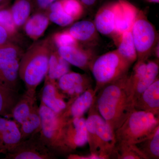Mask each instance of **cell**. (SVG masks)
<instances>
[{"label": "cell", "instance_id": "32", "mask_svg": "<svg viewBox=\"0 0 159 159\" xmlns=\"http://www.w3.org/2000/svg\"><path fill=\"white\" fill-rule=\"evenodd\" d=\"M0 25L6 29L10 36L16 33L17 27L13 21L10 9L0 10Z\"/></svg>", "mask_w": 159, "mask_h": 159}, {"label": "cell", "instance_id": "19", "mask_svg": "<svg viewBox=\"0 0 159 159\" xmlns=\"http://www.w3.org/2000/svg\"><path fill=\"white\" fill-rule=\"evenodd\" d=\"M45 78L41 102L53 111L59 113L66 107L67 103L64 100L62 95L58 93L54 81Z\"/></svg>", "mask_w": 159, "mask_h": 159}, {"label": "cell", "instance_id": "7", "mask_svg": "<svg viewBox=\"0 0 159 159\" xmlns=\"http://www.w3.org/2000/svg\"><path fill=\"white\" fill-rule=\"evenodd\" d=\"M131 33L136 50V61H146L153 53L158 36L155 28L143 11L139 10L132 27Z\"/></svg>", "mask_w": 159, "mask_h": 159}, {"label": "cell", "instance_id": "11", "mask_svg": "<svg viewBox=\"0 0 159 159\" xmlns=\"http://www.w3.org/2000/svg\"><path fill=\"white\" fill-rule=\"evenodd\" d=\"M139 10L127 0L115 2V30L112 36L115 43L124 32L131 29Z\"/></svg>", "mask_w": 159, "mask_h": 159}, {"label": "cell", "instance_id": "5", "mask_svg": "<svg viewBox=\"0 0 159 159\" xmlns=\"http://www.w3.org/2000/svg\"><path fill=\"white\" fill-rule=\"evenodd\" d=\"M131 65L116 50L96 57L90 70L96 81L94 89L97 93L103 87L128 74Z\"/></svg>", "mask_w": 159, "mask_h": 159}, {"label": "cell", "instance_id": "34", "mask_svg": "<svg viewBox=\"0 0 159 159\" xmlns=\"http://www.w3.org/2000/svg\"><path fill=\"white\" fill-rule=\"evenodd\" d=\"M48 17L52 22L61 27L70 25L75 21L73 17L66 14L63 9L58 11H49Z\"/></svg>", "mask_w": 159, "mask_h": 159}, {"label": "cell", "instance_id": "17", "mask_svg": "<svg viewBox=\"0 0 159 159\" xmlns=\"http://www.w3.org/2000/svg\"><path fill=\"white\" fill-rule=\"evenodd\" d=\"M134 106L137 110L147 111L159 115L158 77L135 100Z\"/></svg>", "mask_w": 159, "mask_h": 159}, {"label": "cell", "instance_id": "36", "mask_svg": "<svg viewBox=\"0 0 159 159\" xmlns=\"http://www.w3.org/2000/svg\"><path fill=\"white\" fill-rule=\"evenodd\" d=\"M9 34L6 29L0 25V45L10 43L9 41Z\"/></svg>", "mask_w": 159, "mask_h": 159}, {"label": "cell", "instance_id": "26", "mask_svg": "<svg viewBox=\"0 0 159 159\" xmlns=\"http://www.w3.org/2000/svg\"><path fill=\"white\" fill-rule=\"evenodd\" d=\"M33 4V0H15L10 11L17 28L24 26L29 19Z\"/></svg>", "mask_w": 159, "mask_h": 159}, {"label": "cell", "instance_id": "24", "mask_svg": "<svg viewBox=\"0 0 159 159\" xmlns=\"http://www.w3.org/2000/svg\"><path fill=\"white\" fill-rule=\"evenodd\" d=\"M116 44L117 46V51L123 58L132 65L137 61V52L132 35L131 29L124 32Z\"/></svg>", "mask_w": 159, "mask_h": 159}, {"label": "cell", "instance_id": "33", "mask_svg": "<svg viewBox=\"0 0 159 159\" xmlns=\"http://www.w3.org/2000/svg\"><path fill=\"white\" fill-rule=\"evenodd\" d=\"M23 54L19 47L11 43L0 45V58L20 60Z\"/></svg>", "mask_w": 159, "mask_h": 159}, {"label": "cell", "instance_id": "40", "mask_svg": "<svg viewBox=\"0 0 159 159\" xmlns=\"http://www.w3.org/2000/svg\"><path fill=\"white\" fill-rule=\"evenodd\" d=\"M143 1L148 3H159V0H143Z\"/></svg>", "mask_w": 159, "mask_h": 159}, {"label": "cell", "instance_id": "3", "mask_svg": "<svg viewBox=\"0 0 159 159\" xmlns=\"http://www.w3.org/2000/svg\"><path fill=\"white\" fill-rule=\"evenodd\" d=\"M89 111L86 126L91 153L102 159L115 158L117 141L115 132L98 112L94 102Z\"/></svg>", "mask_w": 159, "mask_h": 159}, {"label": "cell", "instance_id": "8", "mask_svg": "<svg viewBox=\"0 0 159 159\" xmlns=\"http://www.w3.org/2000/svg\"><path fill=\"white\" fill-rule=\"evenodd\" d=\"M159 67L157 61H136L133 70L129 74L128 81L134 101L157 78Z\"/></svg>", "mask_w": 159, "mask_h": 159}, {"label": "cell", "instance_id": "28", "mask_svg": "<svg viewBox=\"0 0 159 159\" xmlns=\"http://www.w3.org/2000/svg\"><path fill=\"white\" fill-rule=\"evenodd\" d=\"M147 159L159 157V126L150 137L136 145Z\"/></svg>", "mask_w": 159, "mask_h": 159}, {"label": "cell", "instance_id": "2", "mask_svg": "<svg viewBox=\"0 0 159 159\" xmlns=\"http://www.w3.org/2000/svg\"><path fill=\"white\" fill-rule=\"evenodd\" d=\"M52 41L48 37L31 46L20 60L19 76L26 92L36 96V89L48 74Z\"/></svg>", "mask_w": 159, "mask_h": 159}, {"label": "cell", "instance_id": "22", "mask_svg": "<svg viewBox=\"0 0 159 159\" xmlns=\"http://www.w3.org/2000/svg\"><path fill=\"white\" fill-rule=\"evenodd\" d=\"M55 47L52 42L48 69L45 77L53 81L59 79L63 75L70 72V64L60 56Z\"/></svg>", "mask_w": 159, "mask_h": 159}, {"label": "cell", "instance_id": "4", "mask_svg": "<svg viewBox=\"0 0 159 159\" xmlns=\"http://www.w3.org/2000/svg\"><path fill=\"white\" fill-rule=\"evenodd\" d=\"M158 114L134 109L115 132L117 144L137 145L150 137L159 126Z\"/></svg>", "mask_w": 159, "mask_h": 159}, {"label": "cell", "instance_id": "27", "mask_svg": "<svg viewBox=\"0 0 159 159\" xmlns=\"http://www.w3.org/2000/svg\"><path fill=\"white\" fill-rule=\"evenodd\" d=\"M19 126L22 141L39 133L41 129V120L39 113V107L37 106L34 107L28 119Z\"/></svg>", "mask_w": 159, "mask_h": 159}, {"label": "cell", "instance_id": "10", "mask_svg": "<svg viewBox=\"0 0 159 159\" xmlns=\"http://www.w3.org/2000/svg\"><path fill=\"white\" fill-rule=\"evenodd\" d=\"M62 142L65 153L88 144L86 119L82 117L67 121L63 129Z\"/></svg>", "mask_w": 159, "mask_h": 159}, {"label": "cell", "instance_id": "37", "mask_svg": "<svg viewBox=\"0 0 159 159\" xmlns=\"http://www.w3.org/2000/svg\"><path fill=\"white\" fill-rule=\"evenodd\" d=\"M69 159H102L101 157L97 155L91 153L89 155L79 156L77 155H70L69 156Z\"/></svg>", "mask_w": 159, "mask_h": 159}, {"label": "cell", "instance_id": "25", "mask_svg": "<svg viewBox=\"0 0 159 159\" xmlns=\"http://www.w3.org/2000/svg\"><path fill=\"white\" fill-rule=\"evenodd\" d=\"M20 97L18 91L9 89L0 83V116H11Z\"/></svg>", "mask_w": 159, "mask_h": 159}, {"label": "cell", "instance_id": "16", "mask_svg": "<svg viewBox=\"0 0 159 159\" xmlns=\"http://www.w3.org/2000/svg\"><path fill=\"white\" fill-rule=\"evenodd\" d=\"M115 4L113 2L102 6L97 11L94 22L98 32L112 37L115 30Z\"/></svg>", "mask_w": 159, "mask_h": 159}, {"label": "cell", "instance_id": "14", "mask_svg": "<svg viewBox=\"0 0 159 159\" xmlns=\"http://www.w3.org/2000/svg\"><path fill=\"white\" fill-rule=\"evenodd\" d=\"M22 141L18 124L15 121L0 116V153H9Z\"/></svg>", "mask_w": 159, "mask_h": 159}, {"label": "cell", "instance_id": "23", "mask_svg": "<svg viewBox=\"0 0 159 159\" xmlns=\"http://www.w3.org/2000/svg\"><path fill=\"white\" fill-rule=\"evenodd\" d=\"M49 18L43 13H37L29 18L24 25L26 34L31 39L36 40L43 34L49 24Z\"/></svg>", "mask_w": 159, "mask_h": 159}, {"label": "cell", "instance_id": "38", "mask_svg": "<svg viewBox=\"0 0 159 159\" xmlns=\"http://www.w3.org/2000/svg\"><path fill=\"white\" fill-rule=\"evenodd\" d=\"M86 8H91L97 4V0H79Z\"/></svg>", "mask_w": 159, "mask_h": 159}, {"label": "cell", "instance_id": "15", "mask_svg": "<svg viewBox=\"0 0 159 159\" xmlns=\"http://www.w3.org/2000/svg\"><path fill=\"white\" fill-rule=\"evenodd\" d=\"M57 86L63 93L70 96L72 100L91 87L86 75L70 72L58 79Z\"/></svg>", "mask_w": 159, "mask_h": 159}, {"label": "cell", "instance_id": "21", "mask_svg": "<svg viewBox=\"0 0 159 159\" xmlns=\"http://www.w3.org/2000/svg\"><path fill=\"white\" fill-rule=\"evenodd\" d=\"M36 106V96H31L25 92L20 97L12 109L11 116L18 125H21L28 119Z\"/></svg>", "mask_w": 159, "mask_h": 159}, {"label": "cell", "instance_id": "30", "mask_svg": "<svg viewBox=\"0 0 159 159\" xmlns=\"http://www.w3.org/2000/svg\"><path fill=\"white\" fill-rule=\"evenodd\" d=\"M63 9L66 14L75 20L82 16L84 11V6L79 0H60Z\"/></svg>", "mask_w": 159, "mask_h": 159}, {"label": "cell", "instance_id": "1", "mask_svg": "<svg viewBox=\"0 0 159 159\" xmlns=\"http://www.w3.org/2000/svg\"><path fill=\"white\" fill-rule=\"evenodd\" d=\"M129 74L100 89L94 100L96 110L114 132L135 109Z\"/></svg>", "mask_w": 159, "mask_h": 159}, {"label": "cell", "instance_id": "39", "mask_svg": "<svg viewBox=\"0 0 159 159\" xmlns=\"http://www.w3.org/2000/svg\"><path fill=\"white\" fill-rule=\"evenodd\" d=\"M11 0H0V6L7 4Z\"/></svg>", "mask_w": 159, "mask_h": 159}, {"label": "cell", "instance_id": "18", "mask_svg": "<svg viewBox=\"0 0 159 159\" xmlns=\"http://www.w3.org/2000/svg\"><path fill=\"white\" fill-rule=\"evenodd\" d=\"M20 60L0 58V83L7 87L18 90Z\"/></svg>", "mask_w": 159, "mask_h": 159}, {"label": "cell", "instance_id": "35", "mask_svg": "<svg viewBox=\"0 0 159 159\" xmlns=\"http://www.w3.org/2000/svg\"><path fill=\"white\" fill-rule=\"evenodd\" d=\"M56 1L57 0H34V3L39 9L45 10Z\"/></svg>", "mask_w": 159, "mask_h": 159}, {"label": "cell", "instance_id": "12", "mask_svg": "<svg viewBox=\"0 0 159 159\" xmlns=\"http://www.w3.org/2000/svg\"><path fill=\"white\" fill-rule=\"evenodd\" d=\"M58 54L70 65L83 70L88 71L97 57L91 49H84L79 46L57 48Z\"/></svg>", "mask_w": 159, "mask_h": 159}, {"label": "cell", "instance_id": "29", "mask_svg": "<svg viewBox=\"0 0 159 159\" xmlns=\"http://www.w3.org/2000/svg\"><path fill=\"white\" fill-rule=\"evenodd\" d=\"M115 158L147 159L136 145L116 144Z\"/></svg>", "mask_w": 159, "mask_h": 159}, {"label": "cell", "instance_id": "13", "mask_svg": "<svg viewBox=\"0 0 159 159\" xmlns=\"http://www.w3.org/2000/svg\"><path fill=\"white\" fill-rule=\"evenodd\" d=\"M97 94L94 89L89 88L67 104L66 107L59 115L66 121L83 117L93 105Z\"/></svg>", "mask_w": 159, "mask_h": 159}, {"label": "cell", "instance_id": "6", "mask_svg": "<svg viewBox=\"0 0 159 159\" xmlns=\"http://www.w3.org/2000/svg\"><path fill=\"white\" fill-rule=\"evenodd\" d=\"M39 113L41 120L39 137L43 144L53 152L65 153L62 142L64 125L67 121L41 102Z\"/></svg>", "mask_w": 159, "mask_h": 159}, {"label": "cell", "instance_id": "20", "mask_svg": "<svg viewBox=\"0 0 159 159\" xmlns=\"http://www.w3.org/2000/svg\"><path fill=\"white\" fill-rule=\"evenodd\" d=\"M78 43L94 44L98 39L97 31L94 23L91 21L81 20L74 23L68 30Z\"/></svg>", "mask_w": 159, "mask_h": 159}, {"label": "cell", "instance_id": "9", "mask_svg": "<svg viewBox=\"0 0 159 159\" xmlns=\"http://www.w3.org/2000/svg\"><path fill=\"white\" fill-rule=\"evenodd\" d=\"M38 134L22 141L9 153L6 159H51L54 154L46 146L38 137Z\"/></svg>", "mask_w": 159, "mask_h": 159}, {"label": "cell", "instance_id": "31", "mask_svg": "<svg viewBox=\"0 0 159 159\" xmlns=\"http://www.w3.org/2000/svg\"><path fill=\"white\" fill-rule=\"evenodd\" d=\"M51 39L57 48L60 47L80 46L79 43L72 36L68 30L56 33L51 38Z\"/></svg>", "mask_w": 159, "mask_h": 159}]
</instances>
